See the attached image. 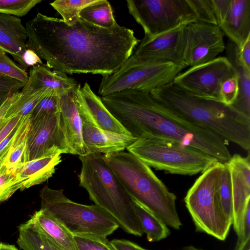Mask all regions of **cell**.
Instances as JSON below:
<instances>
[{
    "mask_svg": "<svg viewBox=\"0 0 250 250\" xmlns=\"http://www.w3.org/2000/svg\"><path fill=\"white\" fill-rule=\"evenodd\" d=\"M25 28L27 49L44 60L49 68L69 74L110 75L140 42L133 30L118 23L104 28L81 18L69 26L62 19L39 13Z\"/></svg>",
    "mask_w": 250,
    "mask_h": 250,
    "instance_id": "cell-1",
    "label": "cell"
},
{
    "mask_svg": "<svg viewBox=\"0 0 250 250\" xmlns=\"http://www.w3.org/2000/svg\"><path fill=\"white\" fill-rule=\"evenodd\" d=\"M108 110L131 136L161 137L199 149L225 163L231 157L228 142L173 115L150 95L125 89L102 96Z\"/></svg>",
    "mask_w": 250,
    "mask_h": 250,
    "instance_id": "cell-2",
    "label": "cell"
},
{
    "mask_svg": "<svg viewBox=\"0 0 250 250\" xmlns=\"http://www.w3.org/2000/svg\"><path fill=\"white\" fill-rule=\"evenodd\" d=\"M150 94L173 115L250 152V117L232 105L192 95L173 82Z\"/></svg>",
    "mask_w": 250,
    "mask_h": 250,
    "instance_id": "cell-3",
    "label": "cell"
},
{
    "mask_svg": "<svg viewBox=\"0 0 250 250\" xmlns=\"http://www.w3.org/2000/svg\"><path fill=\"white\" fill-rule=\"evenodd\" d=\"M104 156L132 199L167 226L180 229L182 224L176 208V196L168 190L148 166L128 151L115 152Z\"/></svg>",
    "mask_w": 250,
    "mask_h": 250,
    "instance_id": "cell-4",
    "label": "cell"
},
{
    "mask_svg": "<svg viewBox=\"0 0 250 250\" xmlns=\"http://www.w3.org/2000/svg\"><path fill=\"white\" fill-rule=\"evenodd\" d=\"M79 158L82 163L80 186L86 189L90 200L111 215L125 232L142 236L144 232L132 199L104 155L88 152Z\"/></svg>",
    "mask_w": 250,
    "mask_h": 250,
    "instance_id": "cell-5",
    "label": "cell"
},
{
    "mask_svg": "<svg viewBox=\"0 0 250 250\" xmlns=\"http://www.w3.org/2000/svg\"><path fill=\"white\" fill-rule=\"evenodd\" d=\"M126 149L149 167L171 174L203 173L219 161L195 147L161 137H140Z\"/></svg>",
    "mask_w": 250,
    "mask_h": 250,
    "instance_id": "cell-6",
    "label": "cell"
},
{
    "mask_svg": "<svg viewBox=\"0 0 250 250\" xmlns=\"http://www.w3.org/2000/svg\"><path fill=\"white\" fill-rule=\"evenodd\" d=\"M224 163L218 161L196 179L188 189L184 201L196 231L225 240L232 223L221 205L218 189Z\"/></svg>",
    "mask_w": 250,
    "mask_h": 250,
    "instance_id": "cell-7",
    "label": "cell"
},
{
    "mask_svg": "<svg viewBox=\"0 0 250 250\" xmlns=\"http://www.w3.org/2000/svg\"><path fill=\"white\" fill-rule=\"evenodd\" d=\"M41 209L59 220L74 236L105 238L119 227L117 221L97 205H85L68 199L62 189L45 186L40 191Z\"/></svg>",
    "mask_w": 250,
    "mask_h": 250,
    "instance_id": "cell-8",
    "label": "cell"
},
{
    "mask_svg": "<svg viewBox=\"0 0 250 250\" xmlns=\"http://www.w3.org/2000/svg\"><path fill=\"white\" fill-rule=\"evenodd\" d=\"M129 14L151 37L197 21L189 0H127Z\"/></svg>",
    "mask_w": 250,
    "mask_h": 250,
    "instance_id": "cell-9",
    "label": "cell"
},
{
    "mask_svg": "<svg viewBox=\"0 0 250 250\" xmlns=\"http://www.w3.org/2000/svg\"><path fill=\"white\" fill-rule=\"evenodd\" d=\"M183 68L171 62L123 64L117 71L102 76L98 93L105 96L125 89L149 92L172 82Z\"/></svg>",
    "mask_w": 250,
    "mask_h": 250,
    "instance_id": "cell-10",
    "label": "cell"
},
{
    "mask_svg": "<svg viewBox=\"0 0 250 250\" xmlns=\"http://www.w3.org/2000/svg\"><path fill=\"white\" fill-rule=\"evenodd\" d=\"M235 76V72L227 57H218L181 72L173 82L192 95L221 102L220 89L222 83Z\"/></svg>",
    "mask_w": 250,
    "mask_h": 250,
    "instance_id": "cell-11",
    "label": "cell"
},
{
    "mask_svg": "<svg viewBox=\"0 0 250 250\" xmlns=\"http://www.w3.org/2000/svg\"><path fill=\"white\" fill-rule=\"evenodd\" d=\"M186 25L159 35L144 36L132 55L124 63L128 65L157 62H171L187 66L184 58L186 44Z\"/></svg>",
    "mask_w": 250,
    "mask_h": 250,
    "instance_id": "cell-12",
    "label": "cell"
},
{
    "mask_svg": "<svg viewBox=\"0 0 250 250\" xmlns=\"http://www.w3.org/2000/svg\"><path fill=\"white\" fill-rule=\"evenodd\" d=\"M57 152L71 154L63 132L60 112L29 120L26 135L27 162Z\"/></svg>",
    "mask_w": 250,
    "mask_h": 250,
    "instance_id": "cell-13",
    "label": "cell"
},
{
    "mask_svg": "<svg viewBox=\"0 0 250 250\" xmlns=\"http://www.w3.org/2000/svg\"><path fill=\"white\" fill-rule=\"evenodd\" d=\"M186 31L184 58L187 66L211 61L225 49L224 34L218 25L193 22L186 24Z\"/></svg>",
    "mask_w": 250,
    "mask_h": 250,
    "instance_id": "cell-14",
    "label": "cell"
},
{
    "mask_svg": "<svg viewBox=\"0 0 250 250\" xmlns=\"http://www.w3.org/2000/svg\"><path fill=\"white\" fill-rule=\"evenodd\" d=\"M76 101L82 120L83 140L88 152L106 155L124 151L137 138L130 135L106 131L100 128L88 112L78 93Z\"/></svg>",
    "mask_w": 250,
    "mask_h": 250,
    "instance_id": "cell-15",
    "label": "cell"
},
{
    "mask_svg": "<svg viewBox=\"0 0 250 250\" xmlns=\"http://www.w3.org/2000/svg\"><path fill=\"white\" fill-rule=\"evenodd\" d=\"M250 153L247 157L235 154L225 162L230 173L233 206L232 225L238 238L241 233L245 214L250 208Z\"/></svg>",
    "mask_w": 250,
    "mask_h": 250,
    "instance_id": "cell-16",
    "label": "cell"
},
{
    "mask_svg": "<svg viewBox=\"0 0 250 250\" xmlns=\"http://www.w3.org/2000/svg\"><path fill=\"white\" fill-rule=\"evenodd\" d=\"M78 85L60 95V114L71 154L81 156L87 151L83 140L82 120L76 101L75 91Z\"/></svg>",
    "mask_w": 250,
    "mask_h": 250,
    "instance_id": "cell-17",
    "label": "cell"
},
{
    "mask_svg": "<svg viewBox=\"0 0 250 250\" xmlns=\"http://www.w3.org/2000/svg\"><path fill=\"white\" fill-rule=\"evenodd\" d=\"M27 38L20 18L0 13V50L10 54L25 70L23 55L27 50Z\"/></svg>",
    "mask_w": 250,
    "mask_h": 250,
    "instance_id": "cell-18",
    "label": "cell"
},
{
    "mask_svg": "<svg viewBox=\"0 0 250 250\" xmlns=\"http://www.w3.org/2000/svg\"><path fill=\"white\" fill-rule=\"evenodd\" d=\"M219 27L229 41L240 48L250 37V0H231Z\"/></svg>",
    "mask_w": 250,
    "mask_h": 250,
    "instance_id": "cell-19",
    "label": "cell"
},
{
    "mask_svg": "<svg viewBox=\"0 0 250 250\" xmlns=\"http://www.w3.org/2000/svg\"><path fill=\"white\" fill-rule=\"evenodd\" d=\"M79 84L66 73L51 70L46 64H38L30 68L28 79L21 89L22 92H36L49 88L57 91L60 95Z\"/></svg>",
    "mask_w": 250,
    "mask_h": 250,
    "instance_id": "cell-20",
    "label": "cell"
},
{
    "mask_svg": "<svg viewBox=\"0 0 250 250\" xmlns=\"http://www.w3.org/2000/svg\"><path fill=\"white\" fill-rule=\"evenodd\" d=\"M62 154L57 152L24 163L15 173L22 184L21 190L42 184L51 177L62 161Z\"/></svg>",
    "mask_w": 250,
    "mask_h": 250,
    "instance_id": "cell-21",
    "label": "cell"
},
{
    "mask_svg": "<svg viewBox=\"0 0 250 250\" xmlns=\"http://www.w3.org/2000/svg\"><path fill=\"white\" fill-rule=\"evenodd\" d=\"M78 91L88 112L100 128L113 132L130 135L108 110L101 97L94 93L87 83L82 87L79 84Z\"/></svg>",
    "mask_w": 250,
    "mask_h": 250,
    "instance_id": "cell-22",
    "label": "cell"
},
{
    "mask_svg": "<svg viewBox=\"0 0 250 250\" xmlns=\"http://www.w3.org/2000/svg\"><path fill=\"white\" fill-rule=\"evenodd\" d=\"M225 49L226 57L235 72L239 86L237 98L232 106L250 117V70L240 61L237 46L229 41Z\"/></svg>",
    "mask_w": 250,
    "mask_h": 250,
    "instance_id": "cell-23",
    "label": "cell"
},
{
    "mask_svg": "<svg viewBox=\"0 0 250 250\" xmlns=\"http://www.w3.org/2000/svg\"><path fill=\"white\" fill-rule=\"evenodd\" d=\"M17 243L23 250H63L31 216L19 227Z\"/></svg>",
    "mask_w": 250,
    "mask_h": 250,
    "instance_id": "cell-24",
    "label": "cell"
},
{
    "mask_svg": "<svg viewBox=\"0 0 250 250\" xmlns=\"http://www.w3.org/2000/svg\"><path fill=\"white\" fill-rule=\"evenodd\" d=\"M32 217L39 226L63 250H78L74 235L56 218L40 209Z\"/></svg>",
    "mask_w": 250,
    "mask_h": 250,
    "instance_id": "cell-25",
    "label": "cell"
},
{
    "mask_svg": "<svg viewBox=\"0 0 250 250\" xmlns=\"http://www.w3.org/2000/svg\"><path fill=\"white\" fill-rule=\"evenodd\" d=\"M132 199L134 210L147 240L150 242H157L167 238L170 233L167 226L151 211Z\"/></svg>",
    "mask_w": 250,
    "mask_h": 250,
    "instance_id": "cell-26",
    "label": "cell"
},
{
    "mask_svg": "<svg viewBox=\"0 0 250 250\" xmlns=\"http://www.w3.org/2000/svg\"><path fill=\"white\" fill-rule=\"evenodd\" d=\"M81 18L97 26L110 28L117 23L112 7L106 0H98L83 8L80 13Z\"/></svg>",
    "mask_w": 250,
    "mask_h": 250,
    "instance_id": "cell-27",
    "label": "cell"
},
{
    "mask_svg": "<svg viewBox=\"0 0 250 250\" xmlns=\"http://www.w3.org/2000/svg\"><path fill=\"white\" fill-rule=\"evenodd\" d=\"M51 89H42L36 92H22L13 102L8 109L4 119H9L16 116H26L30 114L38 104Z\"/></svg>",
    "mask_w": 250,
    "mask_h": 250,
    "instance_id": "cell-28",
    "label": "cell"
},
{
    "mask_svg": "<svg viewBox=\"0 0 250 250\" xmlns=\"http://www.w3.org/2000/svg\"><path fill=\"white\" fill-rule=\"evenodd\" d=\"M98 0H58L50 3L52 7L62 17L64 22L69 26L74 25L80 18V13L87 6Z\"/></svg>",
    "mask_w": 250,
    "mask_h": 250,
    "instance_id": "cell-29",
    "label": "cell"
},
{
    "mask_svg": "<svg viewBox=\"0 0 250 250\" xmlns=\"http://www.w3.org/2000/svg\"><path fill=\"white\" fill-rule=\"evenodd\" d=\"M218 194L225 214L232 223L233 206L231 176L229 168L225 163H224L220 186L218 189Z\"/></svg>",
    "mask_w": 250,
    "mask_h": 250,
    "instance_id": "cell-30",
    "label": "cell"
},
{
    "mask_svg": "<svg viewBox=\"0 0 250 250\" xmlns=\"http://www.w3.org/2000/svg\"><path fill=\"white\" fill-rule=\"evenodd\" d=\"M29 116L24 117L0 143V167L11 149L27 132L29 124Z\"/></svg>",
    "mask_w": 250,
    "mask_h": 250,
    "instance_id": "cell-31",
    "label": "cell"
},
{
    "mask_svg": "<svg viewBox=\"0 0 250 250\" xmlns=\"http://www.w3.org/2000/svg\"><path fill=\"white\" fill-rule=\"evenodd\" d=\"M57 112H60V95L55 90H51L34 108L30 114L29 120Z\"/></svg>",
    "mask_w": 250,
    "mask_h": 250,
    "instance_id": "cell-32",
    "label": "cell"
},
{
    "mask_svg": "<svg viewBox=\"0 0 250 250\" xmlns=\"http://www.w3.org/2000/svg\"><path fill=\"white\" fill-rule=\"evenodd\" d=\"M42 0H0V13L22 17Z\"/></svg>",
    "mask_w": 250,
    "mask_h": 250,
    "instance_id": "cell-33",
    "label": "cell"
},
{
    "mask_svg": "<svg viewBox=\"0 0 250 250\" xmlns=\"http://www.w3.org/2000/svg\"><path fill=\"white\" fill-rule=\"evenodd\" d=\"M26 135L11 148L4 162L8 171L12 173L15 174L24 163L27 162Z\"/></svg>",
    "mask_w": 250,
    "mask_h": 250,
    "instance_id": "cell-34",
    "label": "cell"
},
{
    "mask_svg": "<svg viewBox=\"0 0 250 250\" xmlns=\"http://www.w3.org/2000/svg\"><path fill=\"white\" fill-rule=\"evenodd\" d=\"M21 187L22 184L16 175L9 172L3 165L0 167V203L7 200Z\"/></svg>",
    "mask_w": 250,
    "mask_h": 250,
    "instance_id": "cell-35",
    "label": "cell"
},
{
    "mask_svg": "<svg viewBox=\"0 0 250 250\" xmlns=\"http://www.w3.org/2000/svg\"><path fill=\"white\" fill-rule=\"evenodd\" d=\"M0 74L15 79L24 83L28 79V74L17 65L4 52L0 50Z\"/></svg>",
    "mask_w": 250,
    "mask_h": 250,
    "instance_id": "cell-36",
    "label": "cell"
},
{
    "mask_svg": "<svg viewBox=\"0 0 250 250\" xmlns=\"http://www.w3.org/2000/svg\"><path fill=\"white\" fill-rule=\"evenodd\" d=\"M78 250H116L106 237L74 236Z\"/></svg>",
    "mask_w": 250,
    "mask_h": 250,
    "instance_id": "cell-37",
    "label": "cell"
},
{
    "mask_svg": "<svg viewBox=\"0 0 250 250\" xmlns=\"http://www.w3.org/2000/svg\"><path fill=\"white\" fill-rule=\"evenodd\" d=\"M198 14L197 21L217 25L212 0H189Z\"/></svg>",
    "mask_w": 250,
    "mask_h": 250,
    "instance_id": "cell-38",
    "label": "cell"
},
{
    "mask_svg": "<svg viewBox=\"0 0 250 250\" xmlns=\"http://www.w3.org/2000/svg\"><path fill=\"white\" fill-rule=\"evenodd\" d=\"M25 83L0 74V107L10 97L20 92Z\"/></svg>",
    "mask_w": 250,
    "mask_h": 250,
    "instance_id": "cell-39",
    "label": "cell"
},
{
    "mask_svg": "<svg viewBox=\"0 0 250 250\" xmlns=\"http://www.w3.org/2000/svg\"><path fill=\"white\" fill-rule=\"evenodd\" d=\"M239 92L236 75L225 80L220 89L221 102L228 105H232L236 101Z\"/></svg>",
    "mask_w": 250,
    "mask_h": 250,
    "instance_id": "cell-40",
    "label": "cell"
},
{
    "mask_svg": "<svg viewBox=\"0 0 250 250\" xmlns=\"http://www.w3.org/2000/svg\"><path fill=\"white\" fill-rule=\"evenodd\" d=\"M24 117L18 116L9 119L3 118L0 123V143L10 133Z\"/></svg>",
    "mask_w": 250,
    "mask_h": 250,
    "instance_id": "cell-41",
    "label": "cell"
},
{
    "mask_svg": "<svg viewBox=\"0 0 250 250\" xmlns=\"http://www.w3.org/2000/svg\"><path fill=\"white\" fill-rule=\"evenodd\" d=\"M217 25L220 26L224 20L229 9L231 0H212Z\"/></svg>",
    "mask_w": 250,
    "mask_h": 250,
    "instance_id": "cell-42",
    "label": "cell"
},
{
    "mask_svg": "<svg viewBox=\"0 0 250 250\" xmlns=\"http://www.w3.org/2000/svg\"><path fill=\"white\" fill-rule=\"evenodd\" d=\"M110 242L116 250H147L128 240L115 239Z\"/></svg>",
    "mask_w": 250,
    "mask_h": 250,
    "instance_id": "cell-43",
    "label": "cell"
},
{
    "mask_svg": "<svg viewBox=\"0 0 250 250\" xmlns=\"http://www.w3.org/2000/svg\"><path fill=\"white\" fill-rule=\"evenodd\" d=\"M238 55L241 62L250 70V37L239 48Z\"/></svg>",
    "mask_w": 250,
    "mask_h": 250,
    "instance_id": "cell-44",
    "label": "cell"
},
{
    "mask_svg": "<svg viewBox=\"0 0 250 250\" xmlns=\"http://www.w3.org/2000/svg\"><path fill=\"white\" fill-rule=\"evenodd\" d=\"M23 62L26 69L33 66L43 63L41 59L33 50L27 49L23 55Z\"/></svg>",
    "mask_w": 250,
    "mask_h": 250,
    "instance_id": "cell-45",
    "label": "cell"
},
{
    "mask_svg": "<svg viewBox=\"0 0 250 250\" xmlns=\"http://www.w3.org/2000/svg\"><path fill=\"white\" fill-rule=\"evenodd\" d=\"M20 92L14 94L9 99H8L3 104V105L0 107V123L4 118L8 109L9 108L13 102L19 95Z\"/></svg>",
    "mask_w": 250,
    "mask_h": 250,
    "instance_id": "cell-46",
    "label": "cell"
},
{
    "mask_svg": "<svg viewBox=\"0 0 250 250\" xmlns=\"http://www.w3.org/2000/svg\"><path fill=\"white\" fill-rule=\"evenodd\" d=\"M235 250H250V238L242 242H237Z\"/></svg>",
    "mask_w": 250,
    "mask_h": 250,
    "instance_id": "cell-47",
    "label": "cell"
},
{
    "mask_svg": "<svg viewBox=\"0 0 250 250\" xmlns=\"http://www.w3.org/2000/svg\"><path fill=\"white\" fill-rule=\"evenodd\" d=\"M0 250H19L14 245L0 243Z\"/></svg>",
    "mask_w": 250,
    "mask_h": 250,
    "instance_id": "cell-48",
    "label": "cell"
},
{
    "mask_svg": "<svg viewBox=\"0 0 250 250\" xmlns=\"http://www.w3.org/2000/svg\"><path fill=\"white\" fill-rule=\"evenodd\" d=\"M203 250L198 249L193 246H188L185 247H184L180 250Z\"/></svg>",
    "mask_w": 250,
    "mask_h": 250,
    "instance_id": "cell-49",
    "label": "cell"
}]
</instances>
